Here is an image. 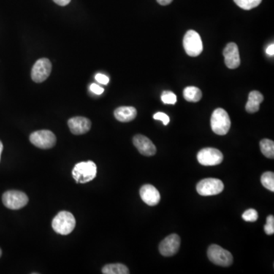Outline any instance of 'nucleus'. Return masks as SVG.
I'll use <instances>...</instances> for the list:
<instances>
[{"instance_id":"nucleus-1","label":"nucleus","mask_w":274,"mask_h":274,"mask_svg":"<svg viewBox=\"0 0 274 274\" xmlns=\"http://www.w3.org/2000/svg\"><path fill=\"white\" fill-rule=\"evenodd\" d=\"M97 175V166L93 161H82L76 165L72 170V177L77 184L91 181Z\"/></svg>"},{"instance_id":"nucleus-2","label":"nucleus","mask_w":274,"mask_h":274,"mask_svg":"<svg viewBox=\"0 0 274 274\" xmlns=\"http://www.w3.org/2000/svg\"><path fill=\"white\" fill-rule=\"evenodd\" d=\"M52 227L53 230L60 235H69L75 229V217L69 212H60L53 218Z\"/></svg>"},{"instance_id":"nucleus-3","label":"nucleus","mask_w":274,"mask_h":274,"mask_svg":"<svg viewBox=\"0 0 274 274\" xmlns=\"http://www.w3.org/2000/svg\"><path fill=\"white\" fill-rule=\"evenodd\" d=\"M211 128L217 135H226L231 126V120L227 112L223 108L215 109L212 115Z\"/></svg>"},{"instance_id":"nucleus-4","label":"nucleus","mask_w":274,"mask_h":274,"mask_svg":"<svg viewBox=\"0 0 274 274\" xmlns=\"http://www.w3.org/2000/svg\"><path fill=\"white\" fill-rule=\"evenodd\" d=\"M207 255L211 262L222 267H229L233 263L232 254L217 245H212L209 247Z\"/></svg>"},{"instance_id":"nucleus-5","label":"nucleus","mask_w":274,"mask_h":274,"mask_svg":"<svg viewBox=\"0 0 274 274\" xmlns=\"http://www.w3.org/2000/svg\"><path fill=\"white\" fill-rule=\"evenodd\" d=\"M30 141L38 148L48 150L56 145L57 137L51 131L42 130L32 133L30 136Z\"/></svg>"},{"instance_id":"nucleus-6","label":"nucleus","mask_w":274,"mask_h":274,"mask_svg":"<svg viewBox=\"0 0 274 274\" xmlns=\"http://www.w3.org/2000/svg\"><path fill=\"white\" fill-rule=\"evenodd\" d=\"M183 45L185 52L190 57H197L202 53V40L195 31L190 30L186 32L184 37Z\"/></svg>"},{"instance_id":"nucleus-7","label":"nucleus","mask_w":274,"mask_h":274,"mask_svg":"<svg viewBox=\"0 0 274 274\" xmlns=\"http://www.w3.org/2000/svg\"><path fill=\"white\" fill-rule=\"evenodd\" d=\"M224 190L223 181L217 178H205L196 185V191L201 196H213L220 194Z\"/></svg>"},{"instance_id":"nucleus-8","label":"nucleus","mask_w":274,"mask_h":274,"mask_svg":"<svg viewBox=\"0 0 274 274\" xmlns=\"http://www.w3.org/2000/svg\"><path fill=\"white\" fill-rule=\"evenodd\" d=\"M3 203L8 209L20 210L28 204V197L22 191H9L3 194Z\"/></svg>"},{"instance_id":"nucleus-9","label":"nucleus","mask_w":274,"mask_h":274,"mask_svg":"<svg viewBox=\"0 0 274 274\" xmlns=\"http://www.w3.org/2000/svg\"><path fill=\"white\" fill-rule=\"evenodd\" d=\"M52 70V64L47 58H41L36 61L31 69V79L36 83L44 82Z\"/></svg>"},{"instance_id":"nucleus-10","label":"nucleus","mask_w":274,"mask_h":274,"mask_svg":"<svg viewBox=\"0 0 274 274\" xmlns=\"http://www.w3.org/2000/svg\"><path fill=\"white\" fill-rule=\"evenodd\" d=\"M197 160L204 166H215L223 161V155L214 148H204L198 153Z\"/></svg>"},{"instance_id":"nucleus-11","label":"nucleus","mask_w":274,"mask_h":274,"mask_svg":"<svg viewBox=\"0 0 274 274\" xmlns=\"http://www.w3.org/2000/svg\"><path fill=\"white\" fill-rule=\"evenodd\" d=\"M180 245V237L177 234H172L161 241L159 245L160 253L165 257L173 256L178 251Z\"/></svg>"},{"instance_id":"nucleus-12","label":"nucleus","mask_w":274,"mask_h":274,"mask_svg":"<svg viewBox=\"0 0 274 274\" xmlns=\"http://www.w3.org/2000/svg\"><path fill=\"white\" fill-rule=\"evenodd\" d=\"M138 151L145 156H153L156 153V147L148 137L138 134L133 139Z\"/></svg>"},{"instance_id":"nucleus-13","label":"nucleus","mask_w":274,"mask_h":274,"mask_svg":"<svg viewBox=\"0 0 274 274\" xmlns=\"http://www.w3.org/2000/svg\"><path fill=\"white\" fill-rule=\"evenodd\" d=\"M225 63L229 69H236L240 65L239 47L235 43H229L223 50Z\"/></svg>"},{"instance_id":"nucleus-14","label":"nucleus","mask_w":274,"mask_h":274,"mask_svg":"<svg viewBox=\"0 0 274 274\" xmlns=\"http://www.w3.org/2000/svg\"><path fill=\"white\" fill-rule=\"evenodd\" d=\"M68 126L72 134L75 135H82L90 131L92 122L89 119L84 117H75L68 120Z\"/></svg>"},{"instance_id":"nucleus-15","label":"nucleus","mask_w":274,"mask_h":274,"mask_svg":"<svg viewBox=\"0 0 274 274\" xmlns=\"http://www.w3.org/2000/svg\"><path fill=\"white\" fill-rule=\"evenodd\" d=\"M141 199L149 206H156L159 203L161 196L159 191L152 185H145L139 191Z\"/></svg>"},{"instance_id":"nucleus-16","label":"nucleus","mask_w":274,"mask_h":274,"mask_svg":"<svg viewBox=\"0 0 274 274\" xmlns=\"http://www.w3.org/2000/svg\"><path fill=\"white\" fill-rule=\"evenodd\" d=\"M115 118L120 122L126 123V122L132 121L136 118L137 115V109L131 106H123L118 107L115 111Z\"/></svg>"},{"instance_id":"nucleus-17","label":"nucleus","mask_w":274,"mask_h":274,"mask_svg":"<svg viewBox=\"0 0 274 274\" xmlns=\"http://www.w3.org/2000/svg\"><path fill=\"white\" fill-rule=\"evenodd\" d=\"M264 101V96L258 91L251 92L248 96L245 109L250 114L256 113L260 109V104Z\"/></svg>"},{"instance_id":"nucleus-18","label":"nucleus","mask_w":274,"mask_h":274,"mask_svg":"<svg viewBox=\"0 0 274 274\" xmlns=\"http://www.w3.org/2000/svg\"><path fill=\"white\" fill-rule=\"evenodd\" d=\"M184 98L189 102H197L202 98V92L194 86H188L184 89Z\"/></svg>"},{"instance_id":"nucleus-19","label":"nucleus","mask_w":274,"mask_h":274,"mask_svg":"<svg viewBox=\"0 0 274 274\" xmlns=\"http://www.w3.org/2000/svg\"><path fill=\"white\" fill-rule=\"evenodd\" d=\"M104 274H129L130 270L122 264H107L102 268Z\"/></svg>"},{"instance_id":"nucleus-20","label":"nucleus","mask_w":274,"mask_h":274,"mask_svg":"<svg viewBox=\"0 0 274 274\" xmlns=\"http://www.w3.org/2000/svg\"><path fill=\"white\" fill-rule=\"evenodd\" d=\"M260 147L263 155L269 158H274V142L273 140L264 139L260 142Z\"/></svg>"},{"instance_id":"nucleus-21","label":"nucleus","mask_w":274,"mask_h":274,"mask_svg":"<svg viewBox=\"0 0 274 274\" xmlns=\"http://www.w3.org/2000/svg\"><path fill=\"white\" fill-rule=\"evenodd\" d=\"M261 183L264 188L269 191H274V174L273 172H267L261 176Z\"/></svg>"},{"instance_id":"nucleus-22","label":"nucleus","mask_w":274,"mask_h":274,"mask_svg":"<svg viewBox=\"0 0 274 274\" xmlns=\"http://www.w3.org/2000/svg\"><path fill=\"white\" fill-rule=\"evenodd\" d=\"M238 6L245 10H251L261 4L262 0H234Z\"/></svg>"},{"instance_id":"nucleus-23","label":"nucleus","mask_w":274,"mask_h":274,"mask_svg":"<svg viewBox=\"0 0 274 274\" xmlns=\"http://www.w3.org/2000/svg\"><path fill=\"white\" fill-rule=\"evenodd\" d=\"M161 99L162 102L166 104H175L177 102L176 96L170 91L163 92Z\"/></svg>"},{"instance_id":"nucleus-24","label":"nucleus","mask_w":274,"mask_h":274,"mask_svg":"<svg viewBox=\"0 0 274 274\" xmlns=\"http://www.w3.org/2000/svg\"><path fill=\"white\" fill-rule=\"evenodd\" d=\"M242 218L246 222H255L258 220V213L254 209L246 210L242 215Z\"/></svg>"},{"instance_id":"nucleus-25","label":"nucleus","mask_w":274,"mask_h":274,"mask_svg":"<svg viewBox=\"0 0 274 274\" xmlns=\"http://www.w3.org/2000/svg\"><path fill=\"white\" fill-rule=\"evenodd\" d=\"M264 232L268 235L274 233V217L270 215L267 218V224L264 226Z\"/></svg>"},{"instance_id":"nucleus-26","label":"nucleus","mask_w":274,"mask_h":274,"mask_svg":"<svg viewBox=\"0 0 274 274\" xmlns=\"http://www.w3.org/2000/svg\"><path fill=\"white\" fill-rule=\"evenodd\" d=\"M153 118H154L155 120H161L165 126L169 124V121H170L169 117L166 114L163 113V112H158V113H156V115H154Z\"/></svg>"},{"instance_id":"nucleus-27","label":"nucleus","mask_w":274,"mask_h":274,"mask_svg":"<svg viewBox=\"0 0 274 274\" xmlns=\"http://www.w3.org/2000/svg\"><path fill=\"white\" fill-rule=\"evenodd\" d=\"M96 79L99 83L107 85L109 82V78L104 74H98L96 76Z\"/></svg>"},{"instance_id":"nucleus-28","label":"nucleus","mask_w":274,"mask_h":274,"mask_svg":"<svg viewBox=\"0 0 274 274\" xmlns=\"http://www.w3.org/2000/svg\"><path fill=\"white\" fill-rule=\"evenodd\" d=\"M90 89L93 93H94L96 95H101L104 93V88L100 87L99 85H96V84H92L90 85Z\"/></svg>"},{"instance_id":"nucleus-29","label":"nucleus","mask_w":274,"mask_h":274,"mask_svg":"<svg viewBox=\"0 0 274 274\" xmlns=\"http://www.w3.org/2000/svg\"><path fill=\"white\" fill-rule=\"evenodd\" d=\"M53 1L57 4L59 5V6H65L69 4L71 0H53Z\"/></svg>"},{"instance_id":"nucleus-30","label":"nucleus","mask_w":274,"mask_h":274,"mask_svg":"<svg viewBox=\"0 0 274 274\" xmlns=\"http://www.w3.org/2000/svg\"><path fill=\"white\" fill-rule=\"evenodd\" d=\"M266 52H267V54L270 55V56H273V54H274L273 44H270V45L268 47H267V50H266Z\"/></svg>"},{"instance_id":"nucleus-31","label":"nucleus","mask_w":274,"mask_h":274,"mask_svg":"<svg viewBox=\"0 0 274 274\" xmlns=\"http://www.w3.org/2000/svg\"><path fill=\"white\" fill-rule=\"evenodd\" d=\"M173 0H157L158 3L161 6H167V5L170 4Z\"/></svg>"},{"instance_id":"nucleus-32","label":"nucleus","mask_w":274,"mask_h":274,"mask_svg":"<svg viewBox=\"0 0 274 274\" xmlns=\"http://www.w3.org/2000/svg\"><path fill=\"white\" fill-rule=\"evenodd\" d=\"M3 143H2L1 141H0V160H1V155L2 153H3Z\"/></svg>"},{"instance_id":"nucleus-33","label":"nucleus","mask_w":274,"mask_h":274,"mask_svg":"<svg viewBox=\"0 0 274 274\" xmlns=\"http://www.w3.org/2000/svg\"><path fill=\"white\" fill-rule=\"evenodd\" d=\"M2 256V250L0 249V257Z\"/></svg>"}]
</instances>
